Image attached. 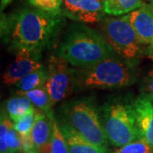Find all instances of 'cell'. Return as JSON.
<instances>
[{
    "label": "cell",
    "mask_w": 153,
    "mask_h": 153,
    "mask_svg": "<svg viewBox=\"0 0 153 153\" xmlns=\"http://www.w3.org/2000/svg\"><path fill=\"white\" fill-rule=\"evenodd\" d=\"M134 109L140 134L153 148V95L143 92L134 100Z\"/></svg>",
    "instance_id": "10"
},
{
    "label": "cell",
    "mask_w": 153,
    "mask_h": 153,
    "mask_svg": "<svg viewBox=\"0 0 153 153\" xmlns=\"http://www.w3.org/2000/svg\"><path fill=\"white\" fill-rule=\"evenodd\" d=\"M11 2H12V0H1V4H0V9H1V11L4 10L6 7L10 4Z\"/></svg>",
    "instance_id": "27"
},
{
    "label": "cell",
    "mask_w": 153,
    "mask_h": 153,
    "mask_svg": "<svg viewBox=\"0 0 153 153\" xmlns=\"http://www.w3.org/2000/svg\"><path fill=\"white\" fill-rule=\"evenodd\" d=\"M112 153H153V148L144 138H140L118 147Z\"/></svg>",
    "instance_id": "19"
},
{
    "label": "cell",
    "mask_w": 153,
    "mask_h": 153,
    "mask_svg": "<svg viewBox=\"0 0 153 153\" xmlns=\"http://www.w3.org/2000/svg\"><path fill=\"white\" fill-rule=\"evenodd\" d=\"M134 28L142 44L153 42V7L144 4L135 10L125 15Z\"/></svg>",
    "instance_id": "12"
},
{
    "label": "cell",
    "mask_w": 153,
    "mask_h": 153,
    "mask_svg": "<svg viewBox=\"0 0 153 153\" xmlns=\"http://www.w3.org/2000/svg\"><path fill=\"white\" fill-rule=\"evenodd\" d=\"M144 93L150 94L153 95V69L148 72V74L144 78L143 82Z\"/></svg>",
    "instance_id": "25"
},
{
    "label": "cell",
    "mask_w": 153,
    "mask_h": 153,
    "mask_svg": "<svg viewBox=\"0 0 153 153\" xmlns=\"http://www.w3.org/2000/svg\"><path fill=\"white\" fill-rule=\"evenodd\" d=\"M35 110V106L27 97L18 94L7 100L4 105V111L13 122Z\"/></svg>",
    "instance_id": "14"
},
{
    "label": "cell",
    "mask_w": 153,
    "mask_h": 153,
    "mask_svg": "<svg viewBox=\"0 0 153 153\" xmlns=\"http://www.w3.org/2000/svg\"><path fill=\"white\" fill-rule=\"evenodd\" d=\"M55 118L53 111L46 113L36 108L35 123L31 136L38 153H50V141Z\"/></svg>",
    "instance_id": "11"
},
{
    "label": "cell",
    "mask_w": 153,
    "mask_h": 153,
    "mask_svg": "<svg viewBox=\"0 0 153 153\" xmlns=\"http://www.w3.org/2000/svg\"><path fill=\"white\" fill-rule=\"evenodd\" d=\"M35 112L36 110L29 112L16 122H14V128L20 134L21 136L31 134V132L35 123Z\"/></svg>",
    "instance_id": "21"
},
{
    "label": "cell",
    "mask_w": 153,
    "mask_h": 153,
    "mask_svg": "<svg viewBox=\"0 0 153 153\" xmlns=\"http://www.w3.org/2000/svg\"><path fill=\"white\" fill-rule=\"evenodd\" d=\"M134 64L115 55L88 67L74 68L76 88H121L136 81Z\"/></svg>",
    "instance_id": "3"
},
{
    "label": "cell",
    "mask_w": 153,
    "mask_h": 153,
    "mask_svg": "<svg viewBox=\"0 0 153 153\" xmlns=\"http://www.w3.org/2000/svg\"><path fill=\"white\" fill-rule=\"evenodd\" d=\"M19 153H22V152H19Z\"/></svg>",
    "instance_id": "29"
},
{
    "label": "cell",
    "mask_w": 153,
    "mask_h": 153,
    "mask_svg": "<svg viewBox=\"0 0 153 153\" xmlns=\"http://www.w3.org/2000/svg\"><path fill=\"white\" fill-rule=\"evenodd\" d=\"M50 153H70L66 138L55 118L54 119L53 134L50 141Z\"/></svg>",
    "instance_id": "18"
},
{
    "label": "cell",
    "mask_w": 153,
    "mask_h": 153,
    "mask_svg": "<svg viewBox=\"0 0 153 153\" xmlns=\"http://www.w3.org/2000/svg\"><path fill=\"white\" fill-rule=\"evenodd\" d=\"M146 54L147 55L148 57H150L152 60H153V42L148 44V47L146 50Z\"/></svg>",
    "instance_id": "26"
},
{
    "label": "cell",
    "mask_w": 153,
    "mask_h": 153,
    "mask_svg": "<svg viewBox=\"0 0 153 153\" xmlns=\"http://www.w3.org/2000/svg\"><path fill=\"white\" fill-rule=\"evenodd\" d=\"M66 22L61 12L53 13L37 8H24L10 17L2 16L1 36L16 50L41 53L52 46Z\"/></svg>",
    "instance_id": "1"
},
{
    "label": "cell",
    "mask_w": 153,
    "mask_h": 153,
    "mask_svg": "<svg viewBox=\"0 0 153 153\" xmlns=\"http://www.w3.org/2000/svg\"><path fill=\"white\" fill-rule=\"evenodd\" d=\"M16 94L27 97L37 109L46 113L52 111L54 104L45 85L26 92H16Z\"/></svg>",
    "instance_id": "16"
},
{
    "label": "cell",
    "mask_w": 153,
    "mask_h": 153,
    "mask_svg": "<svg viewBox=\"0 0 153 153\" xmlns=\"http://www.w3.org/2000/svg\"><path fill=\"white\" fill-rule=\"evenodd\" d=\"M48 79V68L44 65L26 75L15 84L16 92H26L44 86Z\"/></svg>",
    "instance_id": "15"
},
{
    "label": "cell",
    "mask_w": 153,
    "mask_h": 153,
    "mask_svg": "<svg viewBox=\"0 0 153 153\" xmlns=\"http://www.w3.org/2000/svg\"><path fill=\"white\" fill-rule=\"evenodd\" d=\"M22 153H38V149L34 145L31 134L22 136Z\"/></svg>",
    "instance_id": "24"
},
{
    "label": "cell",
    "mask_w": 153,
    "mask_h": 153,
    "mask_svg": "<svg viewBox=\"0 0 153 153\" xmlns=\"http://www.w3.org/2000/svg\"><path fill=\"white\" fill-rule=\"evenodd\" d=\"M59 126L66 138L70 153H108V148L97 146L88 141L66 121Z\"/></svg>",
    "instance_id": "13"
},
{
    "label": "cell",
    "mask_w": 153,
    "mask_h": 153,
    "mask_svg": "<svg viewBox=\"0 0 153 153\" xmlns=\"http://www.w3.org/2000/svg\"><path fill=\"white\" fill-rule=\"evenodd\" d=\"M7 142H8V147H9L10 153L22 152V136L16 130L14 125L10 129Z\"/></svg>",
    "instance_id": "23"
},
{
    "label": "cell",
    "mask_w": 153,
    "mask_h": 153,
    "mask_svg": "<svg viewBox=\"0 0 153 153\" xmlns=\"http://www.w3.org/2000/svg\"><path fill=\"white\" fill-rule=\"evenodd\" d=\"M63 58L52 55L48 62V79L45 86L53 104L55 105L71 95L75 90L76 80L74 68Z\"/></svg>",
    "instance_id": "7"
},
{
    "label": "cell",
    "mask_w": 153,
    "mask_h": 153,
    "mask_svg": "<svg viewBox=\"0 0 153 153\" xmlns=\"http://www.w3.org/2000/svg\"><path fill=\"white\" fill-rule=\"evenodd\" d=\"M55 55L75 67H88L116 55L102 33L84 25L71 27L60 42Z\"/></svg>",
    "instance_id": "2"
},
{
    "label": "cell",
    "mask_w": 153,
    "mask_h": 153,
    "mask_svg": "<svg viewBox=\"0 0 153 153\" xmlns=\"http://www.w3.org/2000/svg\"><path fill=\"white\" fill-rule=\"evenodd\" d=\"M60 11L65 17L87 24L101 22L105 14L102 0H63Z\"/></svg>",
    "instance_id": "8"
},
{
    "label": "cell",
    "mask_w": 153,
    "mask_h": 153,
    "mask_svg": "<svg viewBox=\"0 0 153 153\" xmlns=\"http://www.w3.org/2000/svg\"><path fill=\"white\" fill-rule=\"evenodd\" d=\"M149 2H150V4L153 7V0H149Z\"/></svg>",
    "instance_id": "28"
},
{
    "label": "cell",
    "mask_w": 153,
    "mask_h": 153,
    "mask_svg": "<svg viewBox=\"0 0 153 153\" xmlns=\"http://www.w3.org/2000/svg\"><path fill=\"white\" fill-rule=\"evenodd\" d=\"M105 14L122 16L135 10L145 3L144 0H102Z\"/></svg>",
    "instance_id": "17"
},
{
    "label": "cell",
    "mask_w": 153,
    "mask_h": 153,
    "mask_svg": "<svg viewBox=\"0 0 153 153\" xmlns=\"http://www.w3.org/2000/svg\"><path fill=\"white\" fill-rule=\"evenodd\" d=\"M16 58L4 71L3 83L15 85L26 75L42 66L41 53L27 49L16 50Z\"/></svg>",
    "instance_id": "9"
},
{
    "label": "cell",
    "mask_w": 153,
    "mask_h": 153,
    "mask_svg": "<svg viewBox=\"0 0 153 153\" xmlns=\"http://www.w3.org/2000/svg\"><path fill=\"white\" fill-rule=\"evenodd\" d=\"M31 6L48 12L58 13L61 12L63 0H28Z\"/></svg>",
    "instance_id": "22"
},
{
    "label": "cell",
    "mask_w": 153,
    "mask_h": 153,
    "mask_svg": "<svg viewBox=\"0 0 153 153\" xmlns=\"http://www.w3.org/2000/svg\"><path fill=\"white\" fill-rule=\"evenodd\" d=\"M99 114L108 141L117 147L142 138L137 128L134 100L113 98L106 101Z\"/></svg>",
    "instance_id": "4"
},
{
    "label": "cell",
    "mask_w": 153,
    "mask_h": 153,
    "mask_svg": "<svg viewBox=\"0 0 153 153\" xmlns=\"http://www.w3.org/2000/svg\"><path fill=\"white\" fill-rule=\"evenodd\" d=\"M100 23L101 33L116 55L135 65L142 55L143 44L127 16L105 17Z\"/></svg>",
    "instance_id": "6"
},
{
    "label": "cell",
    "mask_w": 153,
    "mask_h": 153,
    "mask_svg": "<svg viewBox=\"0 0 153 153\" xmlns=\"http://www.w3.org/2000/svg\"><path fill=\"white\" fill-rule=\"evenodd\" d=\"M14 125V122L10 118L4 111H1L0 120V153H10L8 147V134Z\"/></svg>",
    "instance_id": "20"
},
{
    "label": "cell",
    "mask_w": 153,
    "mask_h": 153,
    "mask_svg": "<svg viewBox=\"0 0 153 153\" xmlns=\"http://www.w3.org/2000/svg\"><path fill=\"white\" fill-rule=\"evenodd\" d=\"M65 121L85 140L100 147H107L108 139L101 123L99 110L91 99L72 100L64 105Z\"/></svg>",
    "instance_id": "5"
}]
</instances>
